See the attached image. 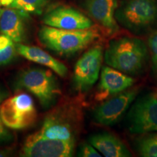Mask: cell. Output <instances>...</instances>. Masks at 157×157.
I'll use <instances>...</instances> for the list:
<instances>
[{"label":"cell","instance_id":"25","mask_svg":"<svg viewBox=\"0 0 157 157\" xmlns=\"http://www.w3.org/2000/svg\"><path fill=\"white\" fill-rule=\"evenodd\" d=\"M9 153L7 151H0V157L2 156H5L8 154Z\"/></svg>","mask_w":157,"mask_h":157},{"label":"cell","instance_id":"11","mask_svg":"<svg viewBox=\"0 0 157 157\" xmlns=\"http://www.w3.org/2000/svg\"><path fill=\"white\" fill-rule=\"evenodd\" d=\"M84 7L90 16L109 34L117 32L119 29L116 19L117 0H85Z\"/></svg>","mask_w":157,"mask_h":157},{"label":"cell","instance_id":"24","mask_svg":"<svg viewBox=\"0 0 157 157\" xmlns=\"http://www.w3.org/2000/svg\"><path fill=\"white\" fill-rule=\"evenodd\" d=\"M6 93L5 92L3 91V90H0V105H1L2 103L5 101V98H6Z\"/></svg>","mask_w":157,"mask_h":157},{"label":"cell","instance_id":"27","mask_svg":"<svg viewBox=\"0 0 157 157\" xmlns=\"http://www.w3.org/2000/svg\"><path fill=\"white\" fill-rule=\"evenodd\" d=\"M156 97H157V94H156Z\"/></svg>","mask_w":157,"mask_h":157},{"label":"cell","instance_id":"5","mask_svg":"<svg viewBox=\"0 0 157 157\" xmlns=\"http://www.w3.org/2000/svg\"><path fill=\"white\" fill-rule=\"evenodd\" d=\"M18 84L36 96L44 107L52 105L60 94L56 78L48 70L31 68L25 71L20 76Z\"/></svg>","mask_w":157,"mask_h":157},{"label":"cell","instance_id":"21","mask_svg":"<svg viewBox=\"0 0 157 157\" xmlns=\"http://www.w3.org/2000/svg\"><path fill=\"white\" fill-rule=\"evenodd\" d=\"M79 156L83 157H101V155L91 144L84 143L81 148Z\"/></svg>","mask_w":157,"mask_h":157},{"label":"cell","instance_id":"14","mask_svg":"<svg viewBox=\"0 0 157 157\" xmlns=\"http://www.w3.org/2000/svg\"><path fill=\"white\" fill-rule=\"evenodd\" d=\"M16 49L17 53L23 58L50 68L61 77L66 76L68 73L67 68L63 63L58 61L57 59L39 48L17 43Z\"/></svg>","mask_w":157,"mask_h":157},{"label":"cell","instance_id":"23","mask_svg":"<svg viewBox=\"0 0 157 157\" xmlns=\"http://www.w3.org/2000/svg\"><path fill=\"white\" fill-rule=\"evenodd\" d=\"M13 0H0V4H1V5L9 6L13 2Z\"/></svg>","mask_w":157,"mask_h":157},{"label":"cell","instance_id":"3","mask_svg":"<svg viewBox=\"0 0 157 157\" xmlns=\"http://www.w3.org/2000/svg\"><path fill=\"white\" fill-rule=\"evenodd\" d=\"M116 19L133 32L146 31L157 23V0H126L117 7Z\"/></svg>","mask_w":157,"mask_h":157},{"label":"cell","instance_id":"10","mask_svg":"<svg viewBox=\"0 0 157 157\" xmlns=\"http://www.w3.org/2000/svg\"><path fill=\"white\" fill-rule=\"evenodd\" d=\"M43 23L48 26L66 29L81 30L93 27L91 19L73 7L60 6L44 15Z\"/></svg>","mask_w":157,"mask_h":157},{"label":"cell","instance_id":"1","mask_svg":"<svg viewBox=\"0 0 157 157\" xmlns=\"http://www.w3.org/2000/svg\"><path fill=\"white\" fill-rule=\"evenodd\" d=\"M148 45L140 39L123 36L111 40L104 53L105 63L127 75L140 74L148 58Z\"/></svg>","mask_w":157,"mask_h":157},{"label":"cell","instance_id":"2","mask_svg":"<svg viewBox=\"0 0 157 157\" xmlns=\"http://www.w3.org/2000/svg\"><path fill=\"white\" fill-rule=\"evenodd\" d=\"M39 40L43 46L63 56H71L79 52L100 37L93 27L81 30H66L51 26H43L39 31Z\"/></svg>","mask_w":157,"mask_h":157},{"label":"cell","instance_id":"7","mask_svg":"<svg viewBox=\"0 0 157 157\" xmlns=\"http://www.w3.org/2000/svg\"><path fill=\"white\" fill-rule=\"evenodd\" d=\"M103 58V48L96 45L78 59L74 71V82L76 90L87 91L95 84L99 77Z\"/></svg>","mask_w":157,"mask_h":157},{"label":"cell","instance_id":"9","mask_svg":"<svg viewBox=\"0 0 157 157\" xmlns=\"http://www.w3.org/2000/svg\"><path fill=\"white\" fill-rule=\"evenodd\" d=\"M138 93L137 88L124 90L101 103L94 111L96 122L103 126H112L121 120Z\"/></svg>","mask_w":157,"mask_h":157},{"label":"cell","instance_id":"4","mask_svg":"<svg viewBox=\"0 0 157 157\" xmlns=\"http://www.w3.org/2000/svg\"><path fill=\"white\" fill-rule=\"evenodd\" d=\"M0 117L8 128L22 129L30 127L37 117L33 99L25 93L7 98L0 105Z\"/></svg>","mask_w":157,"mask_h":157},{"label":"cell","instance_id":"22","mask_svg":"<svg viewBox=\"0 0 157 157\" xmlns=\"http://www.w3.org/2000/svg\"><path fill=\"white\" fill-rule=\"evenodd\" d=\"M6 127H7L5 126V124L2 120L1 117H0V143L5 142V141L8 140L11 138L10 133L8 132Z\"/></svg>","mask_w":157,"mask_h":157},{"label":"cell","instance_id":"26","mask_svg":"<svg viewBox=\"0 0 157 157\" xmlns=\"http://www.w3.org/2000/svg\"><path fill=\"white\" fill-rule=\"evenodd\" d=\"M2 10H3V9L0 7V17H1V15H2Z\"/></svg>","mask_w":157,"mask_h":157},{"label":"cell","instance_id":"6","mask_svg":"<svg viewBox=\"0 0 157 157\" xmlns=\"http://www.w3.org/2000/svg\"><path fill=\"white\" fill-rule=\"evenodd\" d=\"M129 132L133 134L157 132V97L148 94L140 98L127 116Z\"/></svg>","mask_w":157,"mask_h":157},{"label":"cell","instance_id":"18","mask_svg":"<svg viewBox=\"0 0 157 157\" xmlns=\"http://www.w3.org/2000/svg\"><path fill=\"white\" fill-rule=\"evenodd\" d=\"M16 53V44L14 42L5 34L0 35V66L10 63Z\"/></svg>","mask_w":157,"mask_h":157},{"label":"cell","instance_id":"12","mask_svg":"<svg viewBox=\"0 0 157 157\" xmlns=\"http://www.w3.org/2000/svg\"><path fill=\"white\" fill-rule=\"evenodd\" d=\"M133 78L112 67L104 66L101 73L98 100L105 99L107 96L117 95L131 87L134 84Z\"/></svg>","mask_w":157,"mask_h":157},{"label":"cell","instance_id":"19","mask_svg":"<svg viewBox=\"0 0 157 157\" xmlns=\"http://www.w3.org/2000/svg\"><path fill=\"white\" fill-rule=\"evenodd\" d=\"M48 0H13L8 7L21 10L26 13H40Z\"/></svg>","mask_w":157,"mask_h":157},{"label":"cell","instance_id":"20","mask_svg":"<svg viewBox=\"0 0 157 157\" xmlns=\"http://www.w3.org/2000/svg\"><path fill=\"white\" fill-rule=\"evenodd\" d=\"M148 49L151 60L152 74L157 81V30L154 31L148 37Z\"/></svg>","mask_w":157,"mask_h":157},{"label":"cell","instance_id":"13","mask_svg":"<svg viewBox=\"0 0 157 157\" xmlns=\"http://www.w3.org/2000/svg\"><path fill=\"white\" fill-rule=\"evenodd\" d=\"M25 13L26 12L10 7L3 9L0 17V32L15 43L23 42L25 37Z\"/></svg>","mask_w":157,"mask_h":157},{"label":"cell","instance_id":"8","mask_svg":"<svg viewBox=\"0 0 157 157\" xmlns=\"http://www.w3.org/2000/svg\"><path fill=\"white\" fill-rule=\"evenodd\" d=\"M74 141L46 138L38 132L29 135L22 148L21 156L26 157H68L74 151Z\"/></svg>","mask_w":157,"mask_h":157},{"label":"cell","instance_id":"16","mask_svg":"<svg viewBox=\"0 0 157 157\" xmlns=\"http://www.w3.org/2000/svg\"><path fill=\"white\" fill-rule=\"evenodd\" d=\"M38 134L46 138L65 141H74V137L69 124L63 119L50 117L45 119Z\"/></svg>","mask_w":157,"mask_h":157},{"label":"cell","instance_id":"17","mask_svg":"<svg viewBox=\"0 0 157 157\" xmlns=\"http://www.w3.org/2000/svg\"><path fill=\"white\" fill-rule=\"evenodd\" d=\"M139 154L143 157H157V133L145 135L137 144Z\"/></svg>","mask_w":157,"mask_h":157},{"label":"cell","instance_id":"28","mask_svg":"<svg viewBox=\"0 0 157 157\" xmlns=\"http://www.w3.org/2000/svg\"><path fill=\"white\" fill-rule=\"evenodd\" d=\"M0 5H1V4H0Z\"/></svg>","mask_w":157,"mask_h":157},{"label":"cell","instance_id":"15","mask_svg":"<svg viewBox=\"0 0 157 157\" xmlns=\"http://www.w3.org/2000/svg\"><path fill=\"white\" fill-rule=\"evenodd\" d=\"M90 143L105 157H128L131 153L120 139L111 133H98L91 136Z\"/></svg>","mask_w":157,"mask_h":157}]
</instances>
